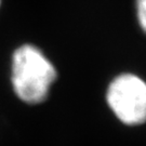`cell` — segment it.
<instances>
[{
  "label": "cell",
  "instance_id": "obj_2",
  "mask_svg": "<svg viewBox=\"0 0 146 146\" xmlns=\"http://www.w3.org/2000/svg\"><path fill=\"white\" fill-rule=\"evenodd\" d=\"M106 103L115 117L129 127L146 122V81L132 73L116 76L106 89Z\"/></svg>",
  "mask_w": 146,
  "mask_h": 146
},
{
  "label": "cell",
  "instance_id": "obj_3",
  "mask_svg": "<svg viewBox=\"0 0 146 146\" xmlns=\"http://www.w3.org/2000/svg\"><path fill=\"white\" fill-rule=\"evenodd\" d=\"M135 10L137 23L146 34V0H135Z\"/></svg>",
  "mask_w": 146,
  "mask_h": 146
},
{
  "label": "cell",
  "instance_id": "obj_1",
  "mask_svg": "<svg viewBox=\"0 0 146 146\" xmlns=\"http://www.w3.org/2000/svg\"><path fill=\"white\" fill-rule=\"evenodd\" d=\"M56 76L54 65L35 46L23 44L13 53L12 84L22 101L28 104L43 102Z\"/></svg>",
  "mask_w": 146,
  "mask_h": 146
},
{
  "label": "cell",
  "instance_id": "obj_4",
  "mask_svg": "<svg viewBox=\"0 0 146 146\" xmlns=\"http://www.w3.org/2000/svg\"><path fill=\"white\" fill-rule=\"evenodd\" d=\"M0 3H1V0H0Z\"/></svg>",
  "mask_w": 146,
  "mask_h": 146
}]
</instances>
